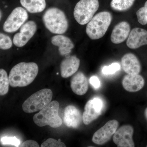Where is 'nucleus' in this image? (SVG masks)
<instances>
[{"label": "nucleus", "instance_id": "nucleus-22", "mask_svg": "<svg viewBox=\"0 0 147 147\" xmlns=\"http://www.w3.org/2000/svg\"><path fill=\"white\" fill-rule=\"evenodd\" d=\"M9 84L7 73L3 69H0V94L4 95L7 93Z\"/></svg>", "mask_w": 147, "mask_h": 147}, {"label": "nucleus", "instance_id": "nucleus-10", "mask_svg": "<svg viewBox=\"0 0 147 147\" xmlns=\"http://www.w3.org/2000/svg\"><path fill=\"white\" fill-rule=\"evenodd\" d=\"M37 29V25L34 21H30L24 24L20 28V32L13 37L14 45L19 47L26 45L34 35Z\"/></svg>", "mask_w": 147, "mask_h": 147}, {"label": "nucleus", "instance_id": "nucleus-23", "mask_svg": "<svg viewBox=\"0 0 147 147\" xmlns=\"http://www.w3.org/2000/svg\"><path fill=\"white\" fill-rule=\"evenodd\" d=\"M121 66L119 63H114L109 66H105L102 67V72L105 76L113 75L121 69Z\"/></svg>", "mask_w": 147, "mask_h": 147}, {"label": "nucleus", "instance_id": "nucleus-20", "mask_svg": "<svg viewBox=\"0 0 147 147\" xmlns=\"http://www.w3.org/2000/svg\"><path fill=\"white\" fill-rule=\"evenodd\" d=\"M21 5L31 13L42 12L46 7L45 0H20Z\"/></svg>", "mask_w": 147, "mask_h": 147}, {"label": "nucleus", "instance_id": "nucleus-31", "mask_svg": "<svg viewBox=\"0 0 147 147\" xmlns=\"http://www.w3.org/2000/svg\"></svg>", "mask_w": 147, "mask_h": 147}, {"label": "nucleus", "instance_id": "nucleus-27", "mask_svg": "<svg viewBox=\"0 0 147 147\" xmlns=\"http://www.w3.org/2000/svg\"><path fill=\"white\" fill-rule=\"evenodd\" d=\"M1 142L3 145H13L15 147L19 146L21 144L20 140L16 137H4L1 138Z\"/></svg>", "mask_w": 147, "mask_h": 147}, {"label": "nucleus", "instance_id": "nucleus-1", "mask_svg": "<svg viewBox=\"0 0 147 147\" xmlns=\"http://www.w3.org/2000/svg\"><path fill=\"white\" fill-rule=\"evenodd\" d=\"M38 72V66L35 63H20L14 66L9 72V85L13 88L28 86L33 82Z\"/></svg>", "mask_w": 147, "mask_h": 147}, {"label": "nucleus", "instance_id": "nucleus-14", "mask_svg": "<svg viewBox=\"0 0 147 147\" xmlns=\"http://www.w3.org/2000/svg\"><path fill=\"white\" fill-rule=\"evenodd\" d=\"M80 64V60L76 56H67L61 63V73L62 77L67 78L72 76L78 70Z\"/></svg>", "mask_w": 147, "mask_h": 147}, {"label": "nucleus", "instance_id": "nucleus-25", "mask_svg": "<svg viewBox=\"0 0 147 147\" xmlns=\"http://www.w3.org/2000/svg\"><path fill=\"white\" fill-rule=\"evenodd\" d=\"M11 40L8 36L1 33L0 34V48L3 50H8L12 47Z\"/></svg>", "mask_w": 147, "mask_h": 147}, {"label": "nucleus", "instance_id": "nucleus-13", "mask_svg": "<svg viewBox=\"0 0 147 147\" xmlns=\"http://www.w3.org/2000/svg\"><path fill=\"white\" fill-rule=\"evenodd\" d=\"M63 121L67 126L77 128L83 120L81 112L75 106L69 105L65 108L64 112Z\"/></svg>", "mask_w": 147, "mask_h": 147}, {"label": "nucleus", "instance_id": "nucleus-6", "mask_svg": "<svg viewBox=\"0 0 147 147\" xmlns=\"http://www.w3.org/2000/svg\"><path fill=\"white\" fill-rule=\"evenodd\" d=\"M99 6L98 0H80L74 9V18L80 25H86L93 17Z\"/></svg>", "mask_w": 147, "mask_h": 147}, {"label": "nucleus", "instance_id": "nucleus-9", "mask_svg": "<svg viewBox=\"0 0 147 147\" xmlns=\"http://www.w3.org/2000/svg\"><path fill=\"white\" fill-rule=\"evenodd\" d=\"M118 125V121L116 120L108 121L104 126L95 132L92 139L93 142L97 145L104 144L114 135Z\"/></svg>", "mask_w": 147, "mask_h": 147}, {"label": "nucleus", "instance_id": "nucleus-4", "mask_svg": "<svg viewBox=\"0 0 147 147\" xmlns=\"http://www.w3.org/2000/svg\"><path fill=\"white\" fill-rule=\"evenodd\" d=\"M112 14L108 11H101L93 16L87 24L86 32L90 38L98 39L104 36L112 22Z\"/></svg>", "mask_w": 147, "mask_h": 147}, {"label": "nucleus", "instance_id": "nucleus-16", "mask_svg": "<svg viewBox=\"0 0 147 147\" xmlns=\"http://www.w3.org/2000/svg\"><path fill=\"white\" fill-rule=\"evenodd\" d=\"M144 78L139 74H127L122 80L124 88L131 92L139 91L144 87Z\"/></svg>", "mask_w": 147, "mask_h": 147}, {"label": "nucleus", "instance_id": "nucleus-21", "mask_svg": "<svg viewBox=\"0 0 147 147\" xmlns=\"http://www.w3.org/2000/svg\"><path fill=\"white\" fill-rule=\"evenodd\" d=\"M135 0H112L110 6L114 10L119 11H125L133 5Z\"/></svg>", "mask_w": 147, "mask_h": 147}, {"label": "nucleus", "instance_id": "nucleus-18", "mask_svg": "<svg viewBox=\"0 0 147 147\" xmlns=\"http://www.w3.org/2000/svg\"><path fill=\"white\" fill-rule=\"evenodd\" d=\"M51 42L53 45L59 47L60 54L62 56H68L74 47L73 42L69 38L59 34L52 38Z\"/></svg>", "mask_w": 147, "mask_h": 147}, {"label": "nucleus", "instance_id": "nucleus-29", "mask_svg": "<svg viewBox=\"0 0 147 147\" xmlns=\"http://www.w3.org/2000/svg\"><path fill=\"white\" fill-rule=\"evenodd\" d=\"M21 147H39V146L37 142L33 140H27L21 144Z\"/></svg>", "mask_w": 147, "mask_h": 147}, {"label": "nucleus", "instance_id": "nucleus-7", "mask_svg": "<svg viewBox=\"0 0 147 147\" xmlns=\"http://www.w3.org/2000/svg\"><path fill=\"white\" fill-rule=\"evenodd\" d=\"M28 18V14L27 11L21 7H16L12 11L5 22L3 29L5 32L8 33L17 31Z\"/></svg>", "mask_w": 147, "mask_h": 147}, {"label": "nucleus", "instance_id": "nucleus-15", "mask_svg": "<svg viewBox=\"0 0 147 147\" xmlns=\"http://www.w3.org/2000/svg\"><path fill=\"white\" fill-rule=\"evenodd\" d=\"M130 32V26L126 21H121L116 25L111 34V40L115 44H119L124 41Z\"/></svg>", "mask_w": 147, "mask_h": 147}, {"label": "nucleus", "instance_id": "nucleus-19", "mask_svg": "<svg viewBox=\"0 0 147 147\" xmlns=\"http://www.w3.org/2000/svg\"><path fill=\"white\" fill-rule=\"evenodd\" d=\"M72 91L78 95H84L88 91V86L86 76L81 71L74 76L71 81Z\"/></svg>", "mask_w": 147, "mask_h": 147}, {"label": "nucleus", "instance_id": "nucleus-3", "mask_svg": "<svg viewBox=\"0 0 147 147\" xmlns=\"http://www.w3.org/2000/svg\"><path fill=\"white\" fill-rule=\"evenodd\" d=\"M59 103L58 101L54 100L50 102L34 115V122L39 127L48 125L53 128L59 127L62 124V120L59 116Z\"/></svg>", "mask_w": 147, "mask_h": 147}, {"label": "nucleus", "instance_id": "nucleus-32", "mask_svg": "<svg viewBox=\"0 0 147 147\" xmlns=\"http://www.w3.org/2000/svg\"><path fill=\"white\" fill-rule=\"evenodd\" d=\"M147 147V146H146Z\"/></svg>", "mask_w": 147, "mask_h": 147}, {"label": "nucleus", "instance_id": "nucleus-17", "mask_svg": "<svg viewBox=\"0 0 147 147\" xmlns=\"http://www.w3.org/2000/svg\"><path fill=\"white\" fill-rule=\"evenodd\" d=\"M122 66L125 72L127 74H139L141 66L137 57L131 53L124 55L121 59Z\"/></svg>", "mask_w": 147, "mask_h": 147}, {"label": "nucleus", "instance_id": "nucleus-26", "mask_svg": "<svg viewBox=\"0 0 147 147\" xmlns=\"http://www.w3.org/2000/svg\"><path fill=\"white\" fill-rule=\"evenodd\" d=\"M66 146L61 141L60 139L59 140L49 138L46 141L42 143L41 145V147H66Z\"/></svg>", "mask_w": 147, "mask_h": 147}, {"label": "nucleus", "instance_id": "nucleus-8", "mask_svg": "<svg viewBox=\"0 0 147 147\" xmlns=\"http://www.w3.org/2000/svg\"><path fill=\"white\" fill-rule=\"evenodd\" d=\"M103 108V102L98 97H94L87 102L83 115V121L85 125H88L101 115Z\"/></svg>", "mask_w": 147, "mask_h": 147}, {"label": "nucleus", "instance_id": "nucleus-24", "mask_svg": "<svg viewBox=\"0 0 147 147\" xmlns=\"http://www.w3.org/2000/svg\"><path fill=\"white\" fill-rule=\"evenodd\" d=\"M136 14L139 23L142 25L147 24V1L145 2L144 6L137 11Z\"/></svg>", "mask_w": 147, "mask_h": 147}, {"label": "nucleus", "instance_id": "nucleus-12", "mask_svg": "<svg viewBox=\"0 0 147 147\" xmlns=\"http://www.w3.org/2000/svg\"><path fill=\"white\" fill-rule=\"evenodd\" d=\"M130 49H137L147 45V31L140 28H134L129 33L126 42Z\"/></svg>", "mask_w": 147, "mask_h": 147}, {"label": "nucleus", "instance_id": "nucleus-11", "mask_svg": "<svg viewBox=\"0 0 147 147\" xmlns=\"http://www.w3.org/2000/svg\"><path fill=\"white\" fill-rule=\"evenodd\" d=\"M134 129L129 125L121 127L113 135V141L118 147H134L132 139Z\"/></svg>", "mask_w": 147, "mask_h": 147}, {"label": "nucleus", "instance_id": "nucleus-30", "mask_svg": "<svg viewBox=\"0 0 147 147\" xmlns=\"http://www.w3.org/2000/svg\"><path fill=\"white\" fill-rule=\"evenodd\" d=\"M145 116H146V118L147 119V108L146 109V110H145Z\"/></svg>", "mask_w": 147, "mask_h": 147}, {"label": "nucleus", "instance_id": "nucleus-5", "mask_svg": "<svg viewBox=\"0 0 147 147\" xmlns=\"http://www.w3.org/2000/svg\"><path fill=\"white\" fill-rule=\"evenodd\" d=\"M53 93L49 89H43L35 93L25 100L22 109L25 113H31L40 111L51 102Z\"/></svg>", "mask_w": 147, "mask_h": 147}, {"label": "nucleus", "instance_id": "nucleus-28", "mask_svg": "<svg viewBox=\"0 0 147 147\" xmlns=\"http://www.w3.org/2000/svg\"><path fill=\"white\" fill-rule=\"evenodd\" d=\"M90 83L94 89H98L100 86V80L97 76H93L91 77L90 79Z\"/></svg>", "mask_w": 147, "mask_h": 147}, {"label": "nucleus", "instance_id": "nucleus-2", "mask_svg": "<svg viewBox=\"0 0 147 147\" xmlns=\"http://www.w3.org/2000/svg\"><path fill=\"white\" fill-rule=\"evenodd\" d=\"M42 21L46 28L55 34H63L68 29V20L65 13L56 7L47 9L42 16Z\"/></svg>", "mask_w": 147, "mask_h": 147}]
</instances>
